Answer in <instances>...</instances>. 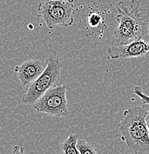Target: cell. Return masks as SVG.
<instances>
[{"mask_svg": "<svg viewBox=\"0 0 149 154\" xmlns=\"http://www.w3.org/2000/svg\"><path fill=\"white\" fill-rule=\"evenodd\" d=\"M141 38L149 45V11L142 13V24Z\"/></svg>", "mask_w": 149, "mask_h": 154, "instance_id": "30bf717a", "label": "cell"}, {"mask_svg": "<svg viewBox=\"0 0 149 154\" xmlns=\"http://www.w3.org/2000/svg\"><path fill=\"white\" fill-rule=\"evenodd\" d=\"M149 53V45L142 38H137L126 44L112 45L108 49L109 59H131L145 57Z\"/></svg>", "mask_w": 149, "mask_h": 154, "instance_id": "8992f818", "label": "cell"}, {"mask_svg": "<svg viewBox=\"0 0 149 154\" xmlns=\"http://www.w3.org/2000/svg\"><path fill=\"white\" fill-rule=\"evenodd\" d=\"M47 66V62L39 59H28L20 65L16 66L15 70L17 77L24 89H28L39 77Z\"/></svg>", "mask_w": 149, "mask_h": 154, "instance_id": "52a82bcc", "label": "cell"}, {"mask_svg": "<svg viewBox=\"0 0 149 154\" xmlns=\"http://www.w3.org/2000/svg\"><path fill=\"white\" fill-rule=\"evenodd\" d=\"M47 66L43 73L28 87L22 98L25 105H33L46 91L60 83L62 64L57 57H50L46 59Z\"/></svg>", "mask_w": 149, "mask_h": 154, "instance_id": "277c9868", "label": "cell"}, {"mask_svg": "<svg viewBox=\"0 0 149 154\" xmlns=\"http://www.w3.org/2000/svg\"><path fill=\"white\" fill-rule=\"evenodd\" d=\"M77 134H70L62 144V153L65 154H78Z\"/></svg>", "mask_w": 149, "mask_h": 154, "instance_id": "ba28073f", "label": "cell"}, {"mask_svg": "<svg viewBox=\"0 0 149 154\" xmlns=\"http://www.w3.org/2000/svg\"><path fill=\"white\" fill-rule=\"evenodd\" d=\"M77 149L80 154H96L97 153V150L92 144L88 142L84 139H79L77 142Z\"/></svg>", "mask_w": 149, "mask_h": 154, "instance_id": "9c48e42d", "label": "cell"}, {"mask_svg": "<svg viewBox=\"0 0 149 154\" xmlns=\"http://www.w3.org/2000/svg\"><path fill=\"white\" fill-rule=\"evenodd\" d=\"M146 123H147V126H148V133H149V110L148 112V114H147V116H146Z\"/></svg>", "mask_w": 149, "mask_h": 154, "instance_id": "4fadbf2b", "label": "cell"}, {"mask_svg": "<svg viewBox=\"0 0 149 154\" xmlns=\"http://www.w3.org/2000/svg\"><path fill=\"white\" fill-rule=\"evenodd\" d=\"M148 108L133 106L126 109L119 123L122 139L135 153L149 152V133L146 123Z\"/></svg>", "mask_w": 149, "mask_h": 154, "instance_id": "6da1fadb", "label": "cell"}, {"mask_svg": "<svg viewBox=\"0 0 149 154\" xmlns=\"http://www.w3.org/2000/svg\"><path fill=\"white\" fill-rule=\"evenodd\" d=\"M131 9L129 10L123 2H118L116 10L119 12L116 17L117 26L113 30V36L117 45H123L131 40L141 37L142 13L139 11L138 0H131Z\"/></svg>", "mask_w": 149, "mask_h": 154, "instance_id": "7a4b0ae2", "label": "cell"}, {"mask_svg": "<svg viewBox=\"0 0 149 154\" xmlns=\"http://www.w3.org/2000/svg\"><path fill=\"white\" fill-rule=\"evenodd\" d=\"M133 93L134 94H136L138 97L140 98V99L142 100V104L144 105H149V96L146 95L145 94H144L143 91H142V88L140 86H135L133 90Z\"/></svg>", "mask_w": 149, "mask_h": 154, "instance_id": "8fae6325", "label": "cell"}, {"mask_svg": "<svg viewBox=\"0 0 149 154\" xmlns=\"http://www.w3.org/2000/svg\"><path fill=\"white\" fill-rule=\"evenodd\" d=\"M20 150H23V149H22V147H14L13 152H14V153H23L22 150L20 151Z\"/></svg>", "mask_w": 149, "mask_h": 154, "instance_id": "7c38bea8", "label": "cell"}, {"mask_svg": "<svg viewBox=\"0 0 149 154\" xmlns=\"http://www.w3.org/2000/svg\"><path fill=\"white\" fill-rule=\"evenodd\" d=\"M66 94V86L59 83L46 91L32 105L36 111L57 118L67 116L69 115V108Z\"/></svg>", "mask_w": 149, "mask_h": 154, "instance_id": "5b68a950", "label": "cell"}, {"mask_svg": "<svg viewBox=\"0 0 149 154\" xmlns=\"http://www.w3.org/2000/svg\"><path fill=\"white\" fill-rule=\"evenodd\" d=\"M38 16L50 29L73 23V0H45L37 8Z\"/></svg>", "mask_w": 149, "mask_h": 154, "instance_id": "3957f363", "label": "cell"}]
</instances>
